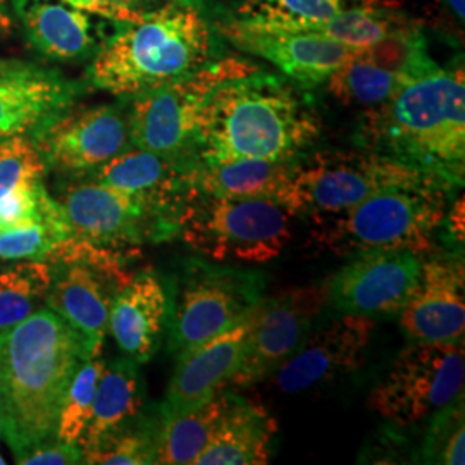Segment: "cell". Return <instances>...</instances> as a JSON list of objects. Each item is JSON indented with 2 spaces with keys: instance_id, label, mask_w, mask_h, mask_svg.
I'll return each mask as SVG.
<instances>
[{
  "instance_id": "d590c367",
  "label": "cell",
  "mask_w": 465,
  "mask_h": 465,
  "mask_svg": "<svg viewBox=\"0 0 465 465\" xmlns=\"http://www.w3.org/2000/svg\"><path fill=\"white\" fill-rule=\"evenodd\" d=\"M47 166L32 136L17 134L0 140V197L21 186L44 182Z\"/></svg>"
},
{
  "instance_id": "e0dca14e",
  "label": "cell",
  "mask_w": 465,
  "mask_h": 465,
  "mask_svg": "<svg viewBox=\"0 0 465 465\" xmlns=\"http://www.w3.org/2000/svg\"><path fill=\"white\" fill-rule=\"evenodd\" d=\"M401 331L411 341H460L465 331V267L460 255L422 261L414 295L400 312Z\"/></svg>"
},
{
  "instance_id": "4dcf8cb0",
  "label": "cell",
  "mask_w": 465,
  "mask_h": 465,
  "mask_svg": "<svg viewBox=\"0 0 465 465\" xmlns=\"http://www.w3.org/2000/svg\"><path fill=\"white\" fill-rule=\"evenodd\" d=\"M357 55L376 66L397 73L409 82L428 76L440 66L430 54L422 23L384 36L380 42L357 50Z\"/></svg>"
},
{
  "instance_id": "836d02e7",
  "label": "cell",
  "mask_w": 465,
  "mask_h": 465,
  "mask_svg": "<svg viewBox=\"0 0 465 465\" xmlns=\"http://www.w3.org/2000/svg\"><path fill=\"white\" fill-rule=\"evenodd\" d=\"M159 411L149 412L142 422L104 441L99 449L84 455V464L149 465L157 457Z\"/></svg>"
},
{
  "instance_id": "52a82bcc",
  "label": "cell",
  "mask_w": 465,
  "mask_h": 465,
  "mask_svg": "<svg viewBox=\"0 0 465 465\" xmlns=\"http://www.w3.org/2000/svg\"><path fill=\"white\" fill-rule=\"evenodd\" d=\"M290 216L274 200L193 195L180 217V236L216 262L266 264L292 238Z\"/></svg>"
},
{
  "instance_id": "603a6c76",
  "label": "cell",
  "mask_w": 465,
  "mask_h": 465,
  "mask_svg": "<svg viewBox=\"0 0 465 465\" xmlns=\"http://www.w3.org/2000/svg\"><path fill=\"white\" fill-rule=\"evenodd\" d=\"M145 407V382L138 364L128 357L105 362L92 417L80 441L84 455L99 449L109 438L142 422L149 416Z\"/></svg>"
},
{
  "instance_id": "30bf717a",
  "label": "cell",
  "mask_w": 465,
  "mask_h": 465,
  "mask_svg": "<svg viewBox=\"0 0 465 465\" xmlns=\"http://www.w3.org/2000/svg\"><path fill=\"white\" fill-rule=\"evenodd\" d=\"M464 340L412 341L397 355L367 403L378 416L403 428L464 397Z\"/></svg>"
},
{
  "instance_id": "484cf974",
  "label": "cell",
  "mask_w": 465,
  "mask_h": 465,
  "mask_svg": "<svg viewBox=\"0 0 465 465\" xmlns=\"http://www.w3.org/2000/svg\"><path fill=\"white\" fill-rule=\"evenodd\" d=\"M32 44L54 61H76L94 49L90 16L74 7L49 2H25L19 9Z\"/></svg>"
},
{
  "instance_id": "ee69618b",
  "label": "cell",
  "mask_w": 465,
  "mask_h": 465,
  "mask_svg": "<svg viewBox=\"0 0 465 465\" xmlns=\"http://www.w3.org/2000/svg\"><path fill=\"white\" fill-rule=\"evenodd\" d=\"M0 438H2V417H0Z\"/></svg>"
},
{
  "instance_id": "f6af8a7d",
  "label": "cell",
  "mask_w": 465,
  "mask_h": 465,
  "mask_svg": "<svg viewBox=\"0 0 465 465\" xmlns=\"http://www.w3.org/2000/svg\"><path fill=\"white\" fill-rule=\"evenodd\" d=\"M0 63H2V61H0Z\"/></svg>"
},
{
  "instance_id": "d6986e66",
  "label": "cell",
  "mask_w": 465,
  "mask_h": 465,
  "mask_svg": "<svg viewBox=\"0 0 465 465\" xmlns=\"http://www.w3.org/2000/svg\"><path fill=\"white\" fill-rule=\"evenodd\" d=\"M80 84L57 71L23 63H0V140L32 134L74 105Z\"/></svg>"
},
{
  "instance_id": "f1b7e54d",
  "label": "cell",
  "mask_w": 465,
  "mask_h": 465,
  "mask_svg": "<svg viewBox=\"0 0 465 465\" xmlns=\"http://www.w3.org/2000/svg\"><path fill=\"white\" fill-rule=\"evenodd\" d=\"M52 282L47 261H17L0 271V334L13 330L36 312Z\"/></svg>"
},
{
  "instance_id": "cb8c5ba5",
  "label": "cell",
  "mask_w": 465,
  "mask_h": 465,
  "mask_svg": "<svg viewBox=\"0 0 465 465\" xmlns=\"http://www.w3.org/2000/svg\"><path fill=\"white\" fill-rule=\"evenodd\" d=\"M278 422L259 403L232 393L216 431L193 465H262L269 462Z\"/></svg>"
},
{
  "instance_id": "e575fe53",
  "label": "cell",
  "mask_w": 465,
  "mask_h": 465,
  "mask_svg": "<svg viewBox=\"0 0 465 465\" xmlns=\"http://www.w3.org/2000/svg\"><path fill=\"white\" fill-rule=\"evenodd\" d=\"M420 455L424 462L464 465V397L451 401L450 405L432 414Z\"/></svg>"
},
{
  "instance_id": "8fae6325",
  "label": "cell",
  "mask_w": 465,
  "mask_h": 465,
  "mask_svg": "<svg viewBox=\"0 0 465 465\" xmlns=\"http://www.w3.org/2000/svg\"><path fill=\"white\" fill-rule=\"evenodd\" d=\"M55 200L73 236L104 249H128L180 234L174 223L155 214L140 200L84 176L67 178Z\"/></svg>"
},
{
  "instance_id": "60d3db41",
  "label": "cell",
  "mask_w": 465,
  "mask_h": 465,
  "mask_svg": "<svg viewBox=\"0 0 465 465\" xmlns=\"http://www.w3.org/2000/svg\"><path fill=\"white\" fill-rule=\"evenodd\" d=\"M445 224H449V232L453 234L455 242H464V200L460 199L455 207L450 211L445 219Z\"/></svg>"
},
{
  "instance_id": "7a4b0ae2",
  "label": "cell",
  "mask_w": 465,
  "mask_h": 465,
  "mask_svg": "<svg viewBox=\"0 0 465 465\" xmlns=\"http://www.w3.org/2000/svg\"><path fill=\"white\" fill-rule=\"evenodd\" d=\"M321 117L299 84L262 69L221 84L207 102L193 140V159L290 161L316 145Z\"/></svg>"
},
{
  "instance_id": "d4e9b609",
  "label": "cell",
  "mask_w": 465,
  "mask_h": 465,
  "mask_svg": "<svg viewBox=\"0 0 465 465\" xmlns=\"http://www.w3.org/2000/svg\"><path fill=\"white\" fill-rule=\"evenodd\" d=\"M297 159H240L219 164L195 163L188 183L193 195L226 199H267L284 203Z\"/></svg>"
},
{
  "instance_id": "7c38bea8",
  "label": "cell",
  "mask_w": 465,
  "mask_h": 465,
  "mask_svg": "<svg viewBox=\"0 0 465 465\" xmlns=\"http://www.w3.org/2000/svg\"><path fill=\"white\" fill-rule=\"evenodd\" d=\"M47 169L82 176L132 147L128 113L116 105L69 107L32 134Z\"/></svg>"
},
{
  "instance_id": "ba28073f",
  "label": "cell",
  "mask_w": 465,
  "mask_h": 465,
  "mask_svg": "<svg viewBox=\"0 0 465 465\" xmlns=\"http://www.w3.org/2000/svg\"><path fill=\"white\" fill-rule=\"evenodd\" d=\"M262 67L236 55H221L197 71L132 99L130 140L138 149L171 159H193L200 116L221 84Z\"/></svg>"
},
{
  "instance_id": "83f0119b",
  "label": "cell",
  "mask_w": 465,
  "mask_h": 465,
  "mask_svg": "<svg viewBox=\"0 0 465 465\" xmlns=\"http://www.w3.org/2000/svg\"><path fill=\"white\" fill-rule=\"evenodd\" d=\"M393 5L388 0H243L236 7V16L252 23L305 30L324 19L351 9Z\"/></svg>"
},
{
  "instance_id": "9c48e42d",
  "label": "cell",
  "mask_w": 465,
  "mask_h": 465,
  "mask_svg": "<svg viewBox=\"0 0 465 465\" xmlns=\"http://www.w3.org/2000/svg\"><path fill=\"white\" fill-rule=\"evenodd\" d=\"M266 276L257 271L214 266L202 259L184 262L178 302L171 309L169 351L182 359L250 316L264 299Z\"/></svg>"
},
{
  "instance_id": "277c9868",
  "label": "cell",
  "mask_w": 465,
  "mask_h": 465,
  "mask_svg": "<svg viewBox=\"0 0 465 465\" xmlns=\"http://www.w3.org/2000/svg\"><path fill=\"white\" fill-rule=\"evenodd\" d=\"M219 38L203 0H166L121 23L88 67V84L119 99H134L221 57Z\"/></svg>"
},
{
  "instance_id": "5bb4252c",
  "label": "cell",
  "mask_w": 465,
  "mask_h": 465,
  "mask_svg": "<svg viewBox=\"0 0 465 465\" xmlns=\"http://www.w3.org/2000/svg\"><path fill=\"white\" fill-rule=\"evenodd\" d=\"M324 290L297 288L261 300L252 312L240 366L228 384L247 388L269 380L312 331Z\"/></svg>"
},
{
  "instance_id": "8992f818",
  "label": "cell",
  "mask_w": 465,
  "mask_h": 465,
  "mask_svg": "<svg viewBox=\"0 0 465 465\" xmlns=\"http://www.w3.org/2000/svg\"><path fill=\"white\" fill-rule=\"evenodd\" d=\"M424 183L445 184L414 167L362 147L317 150L297 159L282 205L292 216L316 221L341 214L384 190Z\"/></svg>"
},
{
  "instance_id": "b9f144b4",
  "label": "cell",
  "mask_w": 465,
  "mask_h": 465,
  "mask_svg": "<svg viewBox=\"0 0 465 465\" xmlns=\"http://www.w3.org/2000/svg\"><path fill=\"white\" fill-rule=\"evenodd\" d=\"M11 26H13V23L5 11V0H0V35L9 34Z\"/></svg>"
},
{
  "instance_id": "ffe728a7",
  "label": "cell",
  "mask_w": 465,
  "mask_h": 465,
  "mask_svg": "<svg viewBox=\"0 0 465 465\" xmlns=\"http://www.w3.org/2000/svg\"><path fill=\"white\" fill-rule=\"evenodd\" d=\"M252 314L232 330L205 341L178 359L167 386L166 399L157 407L159 416H180L213 399L240 366Z\"/></svg>"
},
{
  "instance_id": "8d00e7d4",
  "label": "cell",
  "mask_w": 465,
  "mask_h": 465,
  "mask_svg": "<svg viewBox=\"0 0 465 465\" xmlns=\"http://www.w3.org/2000/svg\"><path fill=\"white\" fill-rule=\"evenodd\" d=\"M55 199L44 182L16 188L0 197V232L32 226L49 213Z\"/></svg>"
},
{
  "instance_id": "1f68e13d",
  "label": "cell",
  "mask_w": 465,
  "mask_h": 465,
  "mask_svg": "<svg viewBox=\"0 0 465 465\" xmlns=\"http://www.w3.org/2000/svg\"><path fill=\"white\" fill-rule=\"evenodd\" d=\"M73 236L59 202L32 226L0 232V262L47 261L50 252Z\"/></svg>"
},
{
  "instance_id": "4fadbf2b",
  "label": "cell",
  "mask_w": 465,
  "mask_h": 465,
  "mask_svg": "<svg viewBox=\"0 0 465 465\" xmlns=\"http://www.w3.org/2000/svg\"><path fill=\"white\" fill-rule=\"evenodd\" d=\"M424 255L409 250H372L350 257L324 286L340 314L393 316L414 295Z\"/></svg>"
},
{
  "instance_id": "44dd1931",
  "label": "cell",
  "mask_w": 465,
  "mask_h": 465,
  "mask_svg": "<svg viewBox=\"0 0 465 465\" xmlns=\"http://www.w3.org/2000/svg\"><path fill=\"white\" fill-rule=\"evenodd\" d=\"M50 269L47 307L102 351L109 332L111 303L132 276H119L86 262H54Z\"/></svg>"
},
{
  "instance_id": "4316f807",
  "label": "cell",
  "mask_w": 465,
  "mask_h": 465,
  "mask_svg": "<svg viewBox=\"0 0 465 465\" xmlns=\"http://www.w3.org/2000/svg\"><path fill=\"white\" fill-rule=\"evenodd\" d=\"M232 397V391L223 388L213 399L190 412L173 417L159 416L155 464L193 465L216 431Z\"/></svg>"
},
{
  "instance_id": "7402d4cb",
  "label": "cell",
  "mask_w": 465,
  "mask_h": 465,
  "mask_svg": "<svg viewBox=\"0 0 465 465\" xmlns=\"http://www.w3.org/2000/svg\"><path fill=\"white\" fill-rule=\"evenodd\" d=\"M171 307L166 284L152 269L136 272L117 290L109 312V332L124 357L136 364L149 362L161 347Z\"/></svg>"
},
{
  "instance_id": "7bdbcfd3",
  "label": "cell",
  "mask_w": 465,
  "mask_h": 465,
  "mask_svg": "<svg viewBox=\"0 0 465 465\" xmlns=\"http://www.w3.org/2000/svg\"><path fill=\"white\" fill-rule=\"evenodd\" d=\"M5 464V460H4V457H2V453H0V465Z\"/></svg>"
},
{
  "instance_id": "f35d334b",
  "label": "cell",
  "mask_w": 465,
  "mask_h": 465,
  "mask_svg": "<svg viewBox=\"0 0 465 465\" xmlns=\"http://www.w3.org/2000/svg\"><path fill=\"white\" fill-rule=\"evenodd\" d=\"M424 13L430 26L462 44L464 40V0H426Z\"/></svg>"
},
{
  "instance_id": "ac0fdd59",
  "label": "cell",
  "mask_w": 465,
  "mask_h": 465,
  "mask_svg": "<svg viewBox=\"0 0 465 465\" xmlns=\"http://www.w3.org/2000/svg\"><path fill=\"white\" fill-rule=\"evenodd\" d=\"M193 164L195 161L171 159L132 145L82 176L140 200L150 211L180 228V217L193 197L188 183Z\"/></svg>"
},
{
  "instance_id": "d6a6232c",
  "label": "cell",
  "mask_w": 465,
  "mask_h": 465,
  "mask_svg": "<svg viewBox=\"0 0 465 465\" xmlns=\"http://www.w3.org/2000/svg\"><path fill=\"white\" fill-rule=\"evenodd\" d=\"M104 366H105V361H102L100 355H97L84 361L74 372L73 380L67 386L66 395L63 400V407L57 419V426H55L57 440L80 445L92 417L95 393H97L100 376L104 372Z\"/></svg>"
},
{
  "instance_id": "6da1fadb",
  "label": "cell",
  "mask_w": 465,
  "mask_h": 465,
  "mask_svg": "<svg viewBox=\"0 0 465 465\" xmlns=\"http://www.w3.org/2000/svg\"><path fill=\"white\" fill-rule=\"evenodd\" d=\"M97 355L100 350L49 307L0 334L2 436L16 462L55 438L69 382Z\"/></svg>"
},
{
  "instance_id": "9a60e30c",
  "label": "cell",
  "mask_w": 465,
  "mask_h": 465,
  "mask_svg": "<svg viewBox=\"0 0 465 465\" xmlns=\"http://www.w3.org/2000/svg\"><path fill=\"white\" fill-rule=\"evenodd\" d=\"M217 26L221 36L236 49L266 59L303 90L326 84L332 71L359 50L322 35L267 26L240 17L217 23Z\"/></svg>"
},
{
  "instance_id": "2e32d148",
  "label": "cell",
  "mask_w": 465,
  "mask_h": 465,
  "mask_svg": "<svg viewBox=\"0 0 465 465\" xmlns=\"http://www.w3.org/2000/svg\"><path fill=\"white\" fill-rule=\"evenodd\" d=\"M376 322L372 317L341 314L309 332L299 350L271 378L282 393H299L336 381L361 369Z\"/></svg>"
},
{
  "instance_id": "3957f363",
  "label": "cell",
  "mask_w": 465,
  "mask_h": 465,
  "mask_svg": "<svg viewBox=\"0 0 465 465\" xmlns=\"http://www.w3.org/2000/svg\"><path fill=\"white\" fill-rule=\"evenodd\" d=\"M362 149L391 157L459 190L465 174L464 66L440 67L367 107L357 128Z\"/></svg>"
},
{
  "instance_id": "5b68a950",
  "label": "cell",
  "mask_w": 465,
  "mask_h": 465,
  "mask_svg": "<svg viewBox=\"0 0 465 465\" xmlns=\"http://www.w3.org/2000/svg\"><path fill=\"white\" fill-rule=\"evenodd\" d=\"M455 190L440 183L384 190L334 216L316 219L317 247L338 257L372 250H409L426 255L445 226L449 197Z\"/></svg>"
},
{
  "instance_id": "ab89813d",
  "label": "cell",
  "mask_w": 465,
  "mask_h": 465,
  "mask_svg": "<svg viewBox=\"0 0 465 465\" xmlns=\"http://www.w3.org/2000/svg\"><path fill=\"white\" fill-rule=\"evenodd\" d=\"M19 465H74L84 464V451L76 443H66L57 438L42 443L26 453Z\"/></svg>"
},
{
  "instance_id": "f546056e",
  "label": "cell",
  "mask_w": 465,
  "mask_h": 465,
  "mask_svg": "<svg viewBox=\"0 0 465 465\" xmlns=\"http://www.w3.org/2000/svg\"><path fill=\"white\" fill-rule=\"evenodd\" d=\"M326 84L332 97L345 105L374 107L395 95L409 80L355 54L332 71Z\"/></svg>"
},
{
  "instance_id": "74e56055",
  "label": "cell",
  "mask_w": 465,
  "mask_h": 465,
  "mask_svg": "<svg viewBox=\"0 0 465 465\" xmlns=\"http://www.w3.org/2000/svg\"><path fill=\"white\" fill-rule=\"evenodd\" d=\"M163 2L166 0H63V4L86 15H97L117 23L134 21Z\"/></svg>"
}]
</instances>
